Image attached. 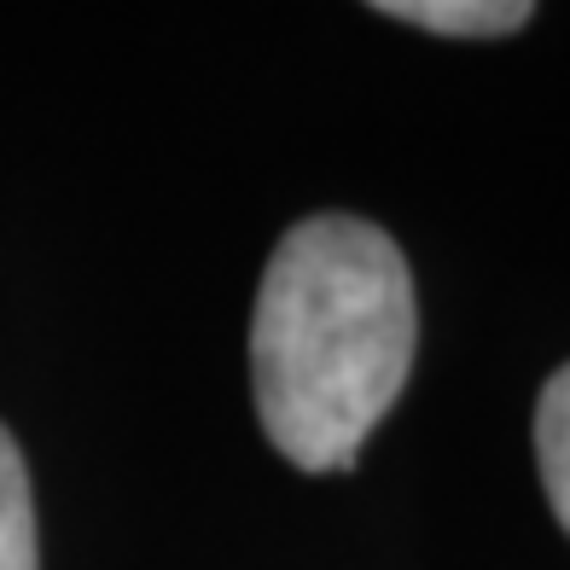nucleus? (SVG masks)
<instances>
[{"label":"nucleus","instance_id":"f257e3e1","mask_svg":"<svg viewBox=\"0 0 570 570\" xmlns=\"http://www.w3.org/2000/svg\"><path fill=\"white\" fill-rule=\"evenodd\" d=\"M413 350V274L384 227L332 210L274 245L250 315V384L268 443L297 472H350L396 407Z\"/></svg>","mask_w":570,"mask_h":570},{"label":"nucleus","instance_id":"20e7f679","mask_svg":"<svg viewBox=\"0 0 570 570\" xmlns=\"http://www.w3.org/2000/svg\"><path fill=\"white\" fill-rule=\"evenodd\" d=\"M535 460H541V483H548L553 518L570 535V367H559L535 402Z\"/></svg>","mask_w":570,"mask_h":570},{"label":"nucleus","instance_id":"f03ea898","mask_svg":"<svg viewBox=\"0 0 570 570\" xmlns=\"http://www.w3.org/2000/svg\"><path fill=\"white\" fill-rule=\"evenodd\" d=\"M379 18L413 23L431 36H454V41H483V36H518L535 18L524 0H379Z\"/></svg>","mask_w":570,"mask_h":570},{"label":"nucleus","instance_id":"7ed1b4c3","mask_svg":"<svg viewBox=\"0 0 570 570\" xmlns=\"http://www.w3.org/2000/svg\"><path fill=\"white\" fill-rule=\"evenodd\" d=\"M0 570H41L30 472H23V454L7 425H0Z\"/></svg>","mask_w":570,"mask_h":570}]
</instances>
